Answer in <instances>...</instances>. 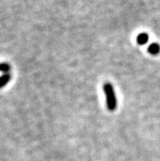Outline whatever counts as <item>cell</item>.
I'll list each match as a JSON object with an SVG mask.
<instances>
[{"label":"cell","mask_w":160,"mask_h":161,"mask_svg":"<svg viewBox=\"0 0 160 161\" xmlns=\"http://www.w3.org/2000/svg\"><path fill=\"white\" fill-rule=\"evenodd\" d=\"M103 91L106 95L107 109L109 111L115 110L118 106V101L113 85L110 83H106L103 85Z\"/></svg>","instance_id":"obj_1"},{"label":"cell","mask_w":160,"mask_h":161,"mask_svg":"<svg viewBox=\"0 0 160 161\" xmlns=\"http://www.w3.org/2000/svg\"><path fill=\"white\" fill-rule=\"evenodd\" d=\"M148 53L153 56L158 55L160 53V45L158 43H152L148 47Z\"/></svg>","instance_id":"obj_2"},{"label":"cell","mask_w":160,"mask_h":161,"mask_svg":"<svg viewBox=\"0 0 160 161\" xmlns=\"http://www.w3.org/2000/svg\"><path fill=\"white\" fill-rule=\"evenodd\" d=\"M149 35L146 33H140L136 37V42L139 45H145L148 43Z\"/></svg>","instance_id":"obj_3"},{"label":"cell","mask_w":160,"mask_h":161,"mask_svg":"<svg viewBox=\"0 0 160 161\" xmlns=\"http://www.w3.org/2000/svg\"><path fill=\"white\" fill-rule=\"evenodd\" d=\"M11 78H12V76L9 73L3 74L2 76H0V88L6 86L11 80Z\"/></svg>","instance_id":"obj_4"},{"label":"cell","mask_w":160,"mask_h":161,"mask_svg":"<svg viewBox=\"0 0 160 161\" xmlns=\"http://www.w3.org/2000/svg\"><path fill=\"white\" fill-rule=\"evenodd\" d=\"M11 69V66L8 63H0V72H3L4 74L8 73Z\"/></svg>","instance_id":"obj_5"}]
</instances>
